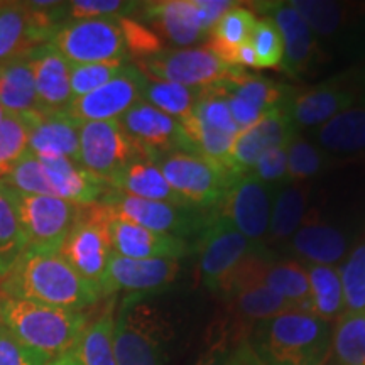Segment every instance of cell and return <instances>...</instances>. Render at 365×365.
<instances>
[{
	"label": "cell",
	"instance_id": "obj_1",
	"mask_svg": "<svg viewBox=\"0 0 365 365\" xmlns=\"http://www.w3.org/2000/svg\"><path fill=\"white\" fill-rule=\"evenodd\" d=\"M0 296L73 312H86L102 299L97 287L85 281L59 250L34 247H27L0 279Z\"/></svg>",
	"mask_w": 365,
	"mask_h": 365
},
{
	"label": "cell",
	"instance_id": "obj_53",
	"mask_svg": "<svg viewBox=\"0 0 365 365\" xmlns=\"http://www.w3.org/2000/svg\"><path fill=\"white\" fill-rule=\"evenodd\" d=\"M4 117H6V112H4V108L0 107V122L4 120Z\"/></svg>",
	"mask_w": 365,
	"mask_h": 365
},
{
	"label": "cell",
	"instance_id": "obj_26",
	"mask_svg": "<svg viewBox=\"0 0 365 365\" xmlns=\"http://www.w3.org/2000/svg\"><path fill=\"white\" fill-rule=\"evenodd\" d=\"M227 301L230 323L227 328L239 339H247L257 323L294 309L284 298L262 284H250L223 296Z\"/></svg>",
	"mask_w": 365,
	"mask_h": 365
},
{
	"label": "cell",
	"instance_id": "obj_17",
	"mask_svg": "<svg viewBox=\"0 0 365 365\" xmlns=\"http://www.w3.org/2000/svg\"><path fill=\"white\" fill-rule=\"evenodd\" d=\"M143 83L144 75L139 68L129 63L112 81L83 97L73 98L65 113L78 124L115 120L124 115L132 105L143 100Z\"/></svg>",
	"mask_w": 365,
	"mask_h": 365
},
{
	"label": "cell",
	"instance_id": "obj_14",
	"mask_svg": "<svg viewBox=\"0 0 365 365\" xmlns=\"http://www.w3.org/2000/svg\"><path fill=\"white\" fill-rule=\"evenodd\" d=\"M16 203L27 237V247L43 250L61 249L81 207L54 196L24 195L17 191Z\"/></svg>",
	"mask_w": 365,
	"mask_h": 365
},
{
	"label": "cell",
	"instance_id": "obj_42",
	"mask_svg": "<svg viewBox=\"0 0 365 365\" xmlns=\"http://www.w3.org/2000/svg\"><path fill=\"white\" fill-rule=\"evenodd\" d=\"M129 61H105L90 65H71L70 83L73 98L83 97L100 88L125 70Z\"/></svg>",
	"mask_w": 365,
	"mask_h": 365
},
{
	"label": "cell",
	"instance_id": "obj_9",
	"mask_svg": "<svg viewBox=\"0 0 365 365\" xmlns=\"http://www.w3.org/2000/svg\"><path fill=\"white\" fill-rule=\"evenodd\" d=\"M118 19L65 22V26L54 34L51 46L70 65L129 61Z\"/></svg>",
	"mask_w": 365,
	"mask_h": 365
},
{
	"label": "cell",
	"instance_id": "obj_29",
	"mask_svg": "<svg viewBox=\"0 0 365 365\" xmlns=\"http://www.w3.org/2000/svg\"><path fill=\"white\" fill-rule=\"evenodd\" d=\"M0 107L6 115L31 117L41 113L29 54L0 63Z\"/></svg>",
	"mask_w": 365,
	"mask_h": 365
},
{
	"label": "cell",
	"instance_id": "obj_28",
	"mask_svg": "<svg viewBox=\"0 0 365 365\" xmlns=\"http://www.w3.org/2000/svg\"><path fill=\"white\" fill-rule=\"evenodd\" d=\"M317 143L327 156H365V97L318 127Z\"/></svg>",
	"mask_w": 365,
	"mask_h": 365
},
{
	"label": "cell",
	"instance_id": "obj_30",
	"mask_svg": "<svg viewBox=\"0 0 365 365\" xmlns=\"http://www.w3.org/2000/svg\"><path fill=\"white\" fill-rule=\"evenodd\" d=\"M108 186L112 190L135 196V198L153 200V202H166L171 205H178V207H186L181 202L180 196L168 185L166 178L163 176L158 163L150 161L148 158H137L127 164L124 170L118 171L108 181Z\"/></svg>",
	"mask_w": 365,
	"mask_h": 365
},
{
	"label": "cell",
	"instance_id": "obj_44",
	"mask_svg": "<svg viewBox=\"0 0 365 365\" xmlns=\"http://www.w3.org/2000/svg\"><path fill=\"white\" fill-rule=\"evenodd\" d=\"M140 4L124 0H71L65 2V17L73 21L118 19L137 11Z\"/></svg>",
	"mask_w": 365,
	"mask_h": 365
},
{
	"label": "cell",
	"instance_id": "obj_16",
	"mask_svg": "<svg viewBox=\"0 0 365 365\" xmlns=\"http://www.w3.org/2000/svg\"><path fill=\"white\" fill-rule=\"evenodd\" d=\"M180 274L176 259H129L113 252L103 279L100 282L102 298L117 293L145 296L166 289Z\"/></svg>",
	"mask_w": 365,
	"mask_h": 365
},
{
	"label": "cell",
	"instance_id": "obj_24",
	"mask_svg": "<svg viewBox=\"0 0 365 365\" xmlns=\"http://www.w3.org/2000/svg\"><path fill=\"white\" fill-rule=\"evenodd\" d=\"M29 118V154L39 159L68 158L80 164V125L61 113H36Z\"/></svg>",
	"mask_w": 365,
	"mask_h": 365
},
{
	"label": "cell",
	"instance_id": "obj_54",
	"mask_svg": "<svg viewBox=\"0 0 365 365\" xmlns=\"http://www.w3.org/2000/svg\"><path fill=\"white\" fill-rule=\"evenodd\" d=\"M364 313H365V309H364Z\"/></svg>",
	"mask_w": 365,
	"mask_h": 365
},
{
	"label": "cell",
	"instance_id": "obj_43",
	"mask_svg": "<svg viewBox=\"0 0 365 365\" xmlns=\"http://www.w3.org/2000/svg\"><path fill=\"white\" fill-rule=\"evenodd\" d=\"M249 43L257 56L259 68H281L284 59V41L279 27L271 17L257 19Z\"/></svg>",
	"mask_w": 365,
	"mask_h": 365
},
{
	"label": "cell",
	"instance_id": "obj_5",
	"mask_svg": "<svg viewBox=\"0 0 365 365\" xmlns=\"http://www.w3.org/2000/svg\"><path fill=\"white\" fill-rule=\"evenodd\" d=\"M156 163L181 202L200 212L215 208L239 180L222 163L193 150H175Z\"/></svg>",
	"mask_w": 365,
	"mask_h": 365
},
{
	"label": "cell",
	"instance_id": "obj_10",
	"mask_svg": "<svg viewBox=\"0 0 365 365\" xmlns=\"http://www.w3.org/2000/svg\"><path fill=\"white\" fill-rule=\"evenodd\" d=\"M100 203L110 210L113 215L134 222L137 225L149 228L153 232L176 235L185 240L188 237L196 239V235L210 222V212L178 207V205L166 202L135 198V196L125 195L112 188L105 193Z\"/></svg>",
	"mask_w": 365,
	"mask_h": 365
},
{
	"label": "cell",
	"instance_id": "obj_50",
	"mask_svg": "<svg viewBox=\"0 0 365 365\" xmlns=\"http://www.w3.org/2000/svg\"><path fill=\"white\" fill-rule=\"evenodd\" d=\"M232 365H267L264 360L254 352L249 340L244 339L235 345L232 354Z\"/></svg>",
	"mask_w": 365,
	"mask_h": 365
},
{
	"label": "cell",
	"instance_id": "obj_34",
	"mask_svg": "<svg viewBox=\"0 0 365 365\" xmlns=\"http://www.w3.org/2000/svg\"><path fill=\"white\" fill-rule=\"evenodd\" d=\"M309 282V313L335 323L345 313L344 284L339 266L304 264Z\"/></svg>",
	"mask_w": 365,
	"mask_h": 365
},
{
	"label": "cell",
	"instance_id": "obj_51",
	"mask_svg": "<svg viewBox=\"0 0 365 365\" xmlns=\"http://www.w3.org/2000/svg\"><path fill=\"white\" fill-rule=\"evenodd\" d=\"M234 65L244 68V70L245 68H255V70H259L257 56H255V51L252 46H250V43L242 44L240 48L237 49L234 54Z\"/></svg>",
	"mask_w": 365,
	"mask_h": 365
},
{
	"label": "cell",
	"instance_id": "obj_4",
	"mask_svg": "<svg viewBox=\"0 0 365 365\" xmlns=\"http://www.w3.org/2000/svg\"><path fill=\"white\" fill-rule=\"evenodd\" d=\"M171 333L161 309L144 296H127L115 314L117 365H163Z\"/></svg>",
	"mask_w": 365,
	"mask_h": 365
},
{
	"label": "cell",
	"instance_id": "obj_2",
	"mask_svg": "<svg viewBox=\"0 0 365 365\" xmlns=\"http://www.w3.org/2000/svg\"><path fill=\"white\" fill-rule=\"evenodd\" d=\"M333 323L309 312H287L257 323L247 340L267 365H327Z\"/></svg>",
	"mask_w": 365,
	"mask_h": 365
},
{
	"label": "cell",
	"instance_id": "obj_31",
	"mask_svg": "<svg viewBox=\"0 0 365 365\" xmlns=\"http://www.w3.org/2000/svg\"><path fill=\"white\" fill-rule=\"evenodd\" d=\"M289 6L303 17L317 39H341L359 14L355 4L331 0H293Z\"/></svg>",
	"mask_w": 365,
	"mask_h": 365
},
{
	"label": "cell",
	"instance_id": "obj_48",
	"mask_svg": "<svg viewBox=\"0 0 365 365\" xmlns=\"http://www.w3.org/2000/svg\"><path fill=\"white\" fill-rule=\"evenodd\" d=\"M240 340L244 339L235 336L225 325H222L217 339L203 350L195 365H232V354Z\"/></svg>",
	"mask_w": 365,
	"mask_h": 365
},
{
	"label": "cell",
	"instance_id": "obj_40",
	"mask_svg": "<svg viewBox=\"0 0 365 365\" xmlns=\"http://www.w3.org/2000/svg\"><path fill=\"white\" fill-rule=\"evenodd\" d=\"M29 153V118L6 115L0 122V180Z\"/></svg>",
	"mask_w": 365,
	"mask_h": 365
},
{
	"label": "cell",
	"instance_id": "obj_6",
	"mask_svg": "<svg viewBox=\"0 0 365 365\" xmlns=\"http://www.w3.org/2000/svg\"><path fill=\"white\" fill-rule=\"evenodd\" d=\"M59 254L85 281L100 291V282L113 254L108 208L102 203L80 207L78 217Z\"/></svg>",
	"mask_w": 365,
	"mask_h": 365
},
{
	"label": "cell",
	"instance_id": "obj_32",
	"mask_svg": "<svg viewBox=\"0 0 365 365\" xmlns=\"http://www.w3.org/2000/svg\"><path fill=\"white\" fill-rule=\"evenodd\" d=\"M115 298L105 304L97 318L86 323L75 345L76 357L81 365H117L115 349Z\"/></svg>",
	"mask_w": 365,
	"mask_h": 365
},
{
	"label": "cell",
	"instance_id": "obj_45",
	"mask_svg": "<svg viewBox=\"0 0 365 365\" xmlns=\"http://www.w3.org/2000/svg\"><path fill=\"white\" fill-rule=\"evenodd\" d=\"M118 22H120L129 58L134 56L139 61V59L154 56V54H158L164 49L163 41L143 21L130 19V17H120Z\"/></svg>",
	"mask_w": 365,
	"mask_h": 365
},
{
	"label": "cell",
	"instance_id": "obj_39",
	"mask_svg": "<svg viewBox=\"0 0 365 365\" xmlns=\"http://www.w3.org/2000/svg\"><path fill=\"white\" fill-rule=\"evenodd\" d=\"M328 166V156L317 144L304 137L294 135L287 144V178L286 182H308Z\"/></svg>",
	"mask_w": 365,
	"mask_h": 365
},
{
	"label": "cell",
	"instance_id": "obj_23",
	"mask_svg": "<svg viewBox=\"0 0 365 365\" xmlns=\"http://www.w3.org/2000/svg\"><path fill=\"white\" fill-rule=\"evenodd\" d=\"M29 56L33 61L39 112H66L73 102L70 83L71 65L53 48L51 43L36 48Z\"/></svg>",
	"mask_w": 365,
	"mask_h": 365
},
{
	"label": "cell",
	"instance_id": "obj_19",
	"mask_svg": "<svg viewBox=\"0 0 365 365\" xmlns=\"http://www.w3.org/2000/svg\"><path fill=\"white\" fill-rule=\"evenodd\" d=\"M259 11L271 14V19L279 27L284 41V59L281 68L289 76H304L322 61L317 36L303 17L289 6V2L257 4Z\"/></svg>",
	"mask_w": 365,
	"mask_h": 365
},
{
	"label": "cell",
	"instance_id": "obj_18",
	"mask_svg": "<svg viewBox=\"0 0 365 365\" xmlns=\"http://www.w3.org/2000/svg\"><path fill=\"white\" fill-rule=\"evenodd\" d=\"M294 135H298V129L287 107L269 112L257 124L239 132L227 158L225 168L237 178L247 176L267 150L289 144Z\"/></svg>",
	"mask_w": 365,
	"mask_h": 365
},
{
	"label": "cell",
	"instance_id": "obj_7",
	"mask_svg": "<svg viewBox=\"0 0 365 365\" xmlns=\"http://www.w3.org/2000/svg\"><path fill=\"white\" fill-rule=\"evenodd\" d=\"M262 247L259 242L245 239L227 220L213 215L212 210L207 227L196 235L191 245L193 252L198 254L200 277L205 287L213 293H220L239 264Z\"/></svg>",
	"mask_w": 365,
	"mask_h": 365
},
{
	"label": "cell",
	"instance_id": "obj_3",
	"mask_svg": "<svg viewBox=\"0 0 365 365\" xmlns=\"http://www.w3.org/2000/svg\"><path fill=\"white\" fill-rule=\"evenodd\" d=\"M88 322L86 312L0 296V323L49 360L75 349Z\"/></svg>",
	"mask_w": 365,
	"mask_h": 365
},
{
	"label": "cell",
	"instance_id": "obj_20",
	"mask_svg": "<svg viewBox=\"0 0 365 365\" xmlns=\"http://www.w3.org/2000/svg\"><path fill=\"white\" fill-rule=\"evenodd\" d=\"M110 212V210H108ZM113 252L129 259H176L193 252L191 244L181 237L159 234L110 212Z\"/></svg>",
	"mask_w": 365,
	"mask_h": 365
},
{
	"label": "cell",
	"instance_id": "obj_41",
	"mask_svg": "<svg viewBox=\"0 0 365 365\" xmlns=\"http://www.w3.org/2000/svg\"><path fill=\"white\" fill-rule=\"evenodd\" d=\"M339 271L344 284L345 312L362 313L365 309V237L350 249Z\"/></svg>",
	"mask_w": 365,
	"mask_h": 365
},
{
	"label": "cell",
	"instance_id": "obj_25",
	"mask_svg": "<svg viewBox=\"0 0 365 365\" xmlns=\"http://www.w3.org/2000/svg\"><path fill=\"white\" fill-rule=\"evenodd\" d=\"M291 250L303 264L339 266L350 252V239L341 228L307 215L291 237Z\"/></svg>",
	"mask_w": 365,
	"mask_h": 365
},
{
	"label": "cell",
	"instance_id": "obj_38",
	"mask_svg": "<svg viewBox=\"0 0 365 365\" xmlns=\"http://www.w3.org/2000/svg\"><path fill=\"white\" fill-rule=\"evenodd\" d=\"M331 357L335 365H365V313L345 312L333 323Z\"/></svg>",
	"mask_w": 365,
	"mask_h": 365
},
{
	"label": "cell",
	"instance_id": "obj_22",
	"mask_svg": "<svg viewBox=\"0 0 365 365\" xmlns=\"http://www.w3.org/2000/svg\"><path fill=\"white\" fill-rule=\"evenodd\" d=\"M39 159V158H38ZM43 166L49 196L66 200L75 205H95L110 190L107 181L91 175L78 163L68 158L39 159Z\"/></svg>",
	"mask_w": 365,
	"mask_h": 365
},
{
	"label": "cell",
	"instance_id": "obj_52",
	"mask_svg": "<svg viewBox=\"0 0 365 365\" xmlns=\"http://www.w3.org/2000/svg\"><path fill=\"white\" fill-rule=\"evenodd\" d=\"M48 365H81V364H80L78 357H76L75 349H73V350H70V352H66V354L59 355V357H56V359H53Z\"/></svg>",
	"mask_w": 365,
	"mask_h": 365
},
{
	"label": "cell",
	"instance_id": "obj_49",
	"mask_svg": "<svg viewBox=\"0 0 365 365\" xmlns=\"http://www.w3.org/2000/svg\"><path fill=\"white\" fill-rule=\"evenodd\" d=\"M195 2L196 9H198L200 22H202V27L207 34L220 21L223 14L237 6V2H230V0H195Z\"/></svg>",
	"mask_w": 365,
	"mask_h": 365
},
{
	"label": "cell",
	"instance_id": "obj_11",
	"mask_svg": "<svg viewBox=\"0 0 365 365\" xmlns=\"http://www.w3.org/2000/svg\"><path fill=\"white\" fill-rule=\"evenodd\" d=\"M135 66L150 78L171 81L188 88H207L242 70L240 66L223 63L207 46L181 49L166 48L154 56L139 59Z\"/></svg>",
	"mask_w": 365,
	"mask_h": 365
},
{
	"label": "cell",
	"instance_id": "obj_15",
	"mask_svg": "<svg viewBox=\"0 0 365 365\" xmlns=\"http://www.w3.org/2000/svg\"><path fill=\"white\" fill-rule=\"evenodd\" d=\"M271 207V186L254 175H247L239 178L230 186L222 202L212 212L213 215L230 223L245 239L262 244L269 232Z\"/></svg>",
	"mask_w": 365,
	"mask_h": 365
},
{
	"label": "cell",
	"instance_id": "obj_12",
	"mask_svg": "<svg viewBox=\"0 0 365 365\" xmlns=\"http://www.w3.org/2000/svg\"><path fill=\"white\" fill-rule=\"evenodd\" d=\"M78 158L86 171L108 182L127 164L143 156L115 118L80 125Z\"/></svg>",
	"mask_w": 365,
	"mask_h": 365
},
{
	"label": "cell",
	"instance_id": "obj_46",
	"mask_svg": "<svg viewBox=\"0 0 365 365\" xmlns=\"http://www.w3.org/2000/svg\"><path fill=\"white\" fill-rule=\"evenodd\" d=\"M51 360L17 339L0 323V365H48Z\"/></svg>",
	"mask_w": 365,
	"mask_h": 365
},
{
	"label": "cell",
	"instance_id": "obj_27",
	"mask_svg": "<svg viewBox=\"0 0 365 365\" xmlns=\"http://www.w3.org/2000/svg\"><path fill=\"white\" fill-rule=\"evenodd\" d=\"M213 88L223 97H234L250 105L262 115L277 110V108L287 107L294 93V90H291L289 86L276 83L274 80L266 78L262 75L247 73L244 68L234 75L227 76L225 80L218 81L213 85Z\"/></svg>",
	"mask_w": 365,
	"mask_h": 365
},
{
	"label": "cell",
	"instance_id": "obj_21",
	"mask_svg": "<svg viewBox=\"0 0 365 365\" xmlns=\"http://www.w3.org/2000/svg\"><path fill=\"white\" fill-rule=\"evenodd\" d=\"M140 6L144 24L153 29L159 39L178 46V49L198 44L208 38L200 22L195 0H161Z\"/></svg>",
	"mask_w": 365,
	"mask_h": 365
},
{
	"label": "cell",
	"instance_id": "obj_13",
	"mask_svg": "<svg viewBox=\"0 0 365 365\" xmlns=\"http://www.w3.org/2000/svg\"><path fill=\"white\" fill-rule=\"evenodd\" d=\"M122 129L135 144L140 156L156 163L166 154L175 150H193L190 139L185 134L181 122L158 110L144 100L135 105L118 118Z\"/></svg>",
	"mask_w": 365,
	"mask_h": 365
},
{
	"label": "cell",
	"instance_id": "obj_37",
	"mask_svg": "<svg viewBox=\"0 0 365 365\" xmlns=\"http://www.w3.org/2000/svg\"><path fill=\"white\" fill-rule=\"evenodd\" d=\"M198 97L200 88H188V86L150 78V76L144 75V102L156 107L158 110L168 113V115L176 118V120L181 122L191 115L196 102H198Z\"/></svg>",
	"mask_w": 365,
	"mask_h": 365
},
{
	"label": "cell",
	"instance_id": "obj_33",
	"mask_svg": "<svg viewBox=\"0 0 365 365\" xmlns=\"http://www.w3.org/2000/svg\"><path fill=\"white\" fill-rule=\"evenodd\" d=\"M308 182H284L272 196L271 222L267 237L274 242H284L294 235L308 215Z\"/></svg>",
	"mask_w": 365,
	"mask_h": 365
},
{
	"label": "cell",
	"instance_id": "obj_35",
	"mask_svg": "<svg viewBox=\"0 0 365 365\" xmlns=\"http://www.w3.org/2000/svg\"><path fill=\"white\" fill-rule=\"evenodd\" d=\"M257 17L249 7H232L212 27L207 38V48L227 65H234V54L242 44L249 43Z\"/></svg>",
	"mask_w": 365,
	"mask_h": 365
},
{
	"label": "cell",
	"instance_id": "obj_36",
	"mask_svg": "<svg viewBox=\"0 0 365 365\" xmlns=\"http://www.w3.org/2000/svg\"><path fill=\"white\" fill-rule=\"evenodd\" d=\"M27 249V237L17 212L16 191L0 181V279Z\"/></svg>",
	"mask_w": 365,
	"mask_h": 365
},
{
	"label": "cell",
	"instance_id": "obj_47",
	"mask_svg": "<svg viewBox=\"0 0 365 365\" xmlns=\"http://www.w3.org/2000/svg\"><path fill=\"white\" fill-rule=\"evenodd\" d=\"M250 175L266 185H284L287 178V144L267 150L259 159Z\"/></svg>",
	"mask_w": 365,
	"mask_h": 365
},
{
	"label": "cell",
	"instance_id": "obj_8",
	"mask_svg": "<svg viewBox=\"0 0 365 365\" xmlns=\"http://www.w3.org/2000/svg\"><path fill=\"white\" fill-rule=\"evenodd\" d=\"M365 97V65L354 66L312 88L294 91L287 105L296 129L322 127Z\"/></svg>",
	"mask_w": 365,
	"mask_h": 365
}]
</instances>
